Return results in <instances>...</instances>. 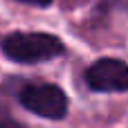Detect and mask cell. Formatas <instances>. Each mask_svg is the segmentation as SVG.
<instances>
[{
	"mask_svg": "<svg viewBox=\"0 0 128 128\" xmlns=\"http://www.w3.org/2000/svg\"><path fill=\"white\" fill-rule=\"evenodd\" d=\"M7 58L16 63H40L63 54V43L54 34L43 32H14L0 43Z\"/></svg>",
	"mask_w": 128,
	"mask_h": 128,
	"instance_id": "obj_1",
	"label": "cell"
},
{
	"mask_svg": "<svg viewBox=\"0 0 128 128\" xmlns=\"http://www.w3.org/2000/svg\"><path fill=\"white\" fill-rule=\"evenodd\" d=\"M18 101L29 112L45 117V119H63L68 115V94L52 83L27 86L20 90Z\"/></svg>",
	"mask_w": 128,
	"mask_h": 128,
	"instance_id": "obj_2",
	"label": "cell"
},
{
	"mask_svg": "<svg viewBox=\"0 0 128 128\" xmlns=\"http://www.w3.org/2000/svg\"><path fill=\"white\" fill-rule=\"evenodd\" d=\"M86 83L94 92H128V65L119 58H99L86 70Z\"/></svg>",
	"mask_w": 128,
	"mask_h": 128,
	"instance_id": "obj_3",
	"label": "cell"
},
{
	"mask_svg": "<svg viewBox=\"0 0 128 128\" xmlns=\"http://www.w3.org/2000/svg\"><path fill=\"white\" fill-rule=\"evenodd\" d=\"M18 2H25V4H34V7H50L54 0H18Z\"/></svg>",
	"mask_w": 128,
	"mask_h": 128,
	"instance_id": "obj_4",
	"label": "cell"
},
{
	"mask_svg": "<svg viewBox=\"0 0 128 128\" xmlns=\"http://www.w3.org/2000/svg\"><path fill=\"white\" fill-rule=\"evenodd\" d=\"M0 128H25L22 124H18V122H14V119H0Z\"/></svg>",
	"mask_w": 128,
	"mask_h": 128,
	"instance_id": "obj_5",
	"label": "cell"
},
{
	"mask_svg": "<svg viewBox=\"0 0 128 128\" xmlns=\"http://www.w3.org/2000/svg\"><path fill=\"white\" fill-rule=\"evenodd\" d=\"M7 117H9V112H7V106H4L2 94H0V119H7Z\"/></svg>",
	"mask_w": 128,
	"mask_h": 128,
	"instance_id": "obj_6",
	"label": "cell"
}]
</instances>
